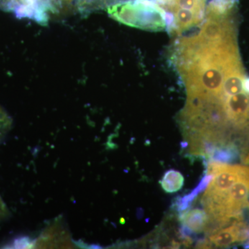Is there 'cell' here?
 <instances>
[{
	"instance_id": "7",
	"label": "cell",
	"mask_w": 249,
	"mask_h": 249,
	"mask_svg": "<svg viewBox=\"0 0 249 249\" xmlns=\"http://www.w3.org/2000/svg\"><path fill=\"white\" fill-rule=\"evenodd\" d=\"M240 158V151L238 147L233 142H229L216 147L210 157L213 161L222 163H235Z\"/></svg>"
},
{
	"instance_id": "4",
	"label": "cell",
	"mask_w": 249,
	"mask_h": 249,
	"mask_svg": "<svg viewBox=\"0 0 249 249\" xmlns=\"http://www.w3.org/2000/svg\"><path fill=\"white\" fill-rule=\"evenodd\" d=\"M178 220L195 233L205 231L209 222V215L204 210L195 209L180 213Z\"/></svg>"
},
{
	"instance_id": "11",
	"label": "cell",
	"mask_w": 249,
	"mask_h": 249,
	"mask_svg": "<svg viewBox=\"0 0 249 249\" xmlns=\"http://www.w3.org/2000/svg\"><path fill=\"white\" fill-rule=\"evenodd\" d=\"M12 127V119L0 106V142L2 141Z\"/></svg>"
},
{
	"instance_id": "3",
	"label": "cell",
	"mask_w": 249,
	"mask_h": 249,
	"mask_svg": "<svg viewBox=\"0 0 249 249\" xmlns=\"http://www.w3.org/2000/svg\"><path fill=\"white\" fill-rule=\"evenodd\" d=\"M219 96L230 127L242 137H249V94L242 91L228 97Z\"/></svg>"
},
{
	"instance_id": "9",
	"label": "cell",
	"mask_w": 249,
	"mask_h": 249,
	"mask_svg": "<svg viewBox=\"0 0 249 249\" xmlns=\"http://www.w3.org/2000/svg\"><path fill=\"white\" fill-rule=\"evenodd\" d=\"M235 0H210L206 12L216 15L231 14Z\"/></svg>"
},
{
	"instance_id": "2",
	"label": "cell",
	"mask_w": 249,
	"mask_h": 249,
	"mask_svg": "<svg viewBox=\"0 0 249 249\" xmlns=\"http://www.w3.org/2000/svg\"><path fill=\"white\" fill-rule=\"evenodd\" d=\"M207 174L213 176L207 187L201 203L206 209L220 206L225 199L229 188L240 178L249 177V167L211 160L208 164Z\"/></svg>"
},
{
	"instance_id": "5",
	"label": "cell",
	"mask_w": 249,
	"mask_h": 249,
	"mask_svg": "<svg viewBox=\"0 0 249 249\" xmlns=\"http://www.w3.org/2000/svg\"><path fill=\"white\" fill-rule=\"evenodd\" d=\"M242 229L237 223L234 222L232 225L221 229L209 235L208 240L211 245L215 247H225L231 245L237 242H241V232Z\"/></svg>"
},
{
	"instance_id": "12",
	"label": "cell",
	"mask_w": 249,
	"mask_h": 249,
	"mask_svg": "<svg viewBox=\"0 0 249 249\" xmlns=\"http://www.w3.org/2000/svg\"><path fill=\"white\" fill-rule=\"evenodd\" d=\"M9 210L0 196V221L4 220L6 218L9 217Z\"/></svg>"
},
{
	"instance_id": "10",
	"label": "cell",
	"mask_w": 249,
	"mask_h": 249,
	"mask_svg": "<svg viewBox=\"0 0 249 249\" xmlns=\"http://www.w3.org/2000/svg\"><path fill=\"white\" fill-rule=\"evenodd\" d=\"M174 1H175V4L173 7L168 11L175 8H178V9L189 10L203 16L206 15L205 6H206V0H174Z\"/></svg>"
},
{
	"instance_id": "6",
	"label": "cell",
	"mask_w": 249,
	"mask_h": 249,
	"mask_svg": "<svg viewBox=\"0 0 249 249\" xmlns=\"http://www.w3.org/2000/svg\"><path fill=\"white\" fill-rule=\"evenodd\" d=\"M213 176L210 174H206L204 178H201L200 182L196 186L194 190L192 191L191 193L183 196L182 197H178L175 201V206L176 211L178 213L187 211L191 207L192 204L194 202L195 199L197 196L204 191L209 186V183L212 181Z\"/></svg>"
},
{
	"instance_id": "1",
	"label": "cell",
	"mask_w": 249,
	"mask_h": 249,
	"mask_svg": "<svg viewBox=\"0 0 249 249\" xmlns=\"http://www.w3.org/2000/svg\"><path fill=\"white\" fill-rule=\"evenodd\" d=\"M108 14L118 22L143 30L165 29V10L151 0H132L107 7Z\"/></svg>"
},
{
	"instance_id": "13",
	"label": "cell",
	"mask_w": 249,
	"mask_h": 249,
	"mask_svg": "<svg viewBox=\"0 0 249 249\" xmlns=\"http://www.w3.org/2000/svg\"><path fill=\"white\" fill-rule=\"evenodd\" d=\"M243 89L246 93L249 94V76L245 77L243 80Z\"/></svg>"
},
{
	"instance_id": "14",
	"label": "cell",
	"mask_w": 249,
	"mask_h": 249,
	"mask_svg": "<svg viewBox=\"0 0 249 249\" xmlns=\"http://www.w3.org/2000/svg\"><path fill=\"white\" fill-rule=\"evenodd\" d=\"M244 204L249 205V192L248 194H247V196H246L245 201H244Z\"/></svg>"
},
{
	"instance_id": "15",
	"label": "cell",
	"mask_w": 249,
	"mask_h": 249,
	"mask_svg": "<svg viewBox=\"0 0 249 249\" xmlns=\"http://www.w3.org/2000/svg\"><path fill=\"white\" fill-rule=\"evenodd\" d=\"M244 247L245 249H249V240L247 241V242L244 245Z\"/></svg>"
},
{
	"instance_id": "8",
	"label": "cell",
	"mask_w": 249,
	"mask_h": 249,
	"mask_svg": "<svg viewBox=\"0 0 249 249\" xmlns=\"http://www.w3.org/2000/svg\"><path fill=\"white\" fill-rule=\"evenodd\" d=\"M160 183L165 193H175L183 188L184 178L180 172L171 169L165 172Z\"/></svg>"
}]
</instances>
